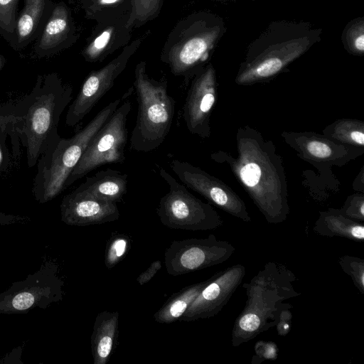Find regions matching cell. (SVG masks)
<instances>
[{"mask_svg":"<svg viewBox=\"0 0 364 364\" xmlns=\"http://www.w3.org/2000/svg\"><path fill=\"white\" fill-rule=\"evenodd\" d=\"M295 281V276L287 267L269 262L245 284L247 301L232 328L234 347L278 323L282 314L292 308L286 301L300 294L294 287Z\"/></svg>","mask_w":364,"mask_h":364,"instance_id":"1","label":"cell"},{"mask_svg":"<svg viewBox=\"0 0 364 364\" xmlns=\"http://www.w3.org/2000/svg\"><path fill=\"white\" fill-rule=\"evenodd\" d=\"M21 0H0V36L14 49L18 7Z\"/></svg>","mask_w":364,"mask_h":364,"instance_id":"24","label":"cell"},{"mask_svg":"<svg viewBox=\"0 0 364 364\" xmlns=\"http://www.w3.org/2000/svg\"><path fill=\"white\" fill-rule=\"evenodd\" d=\"M61 220L69 225L87 226L119 219L117 203L96 198L75 188L63 198Z\"/></svg>","mask_w":364,"mask_h":364,"instance_id":"13","label":"cell"},{"mask_svg":"<svg viewBox=\"0 0 364 364\" xmlns=\"http://www.w3.org/2000/svg\"><path fill=\"white\" fill-rule=\"evenodd\" d=\"M122 99H116L102 109L81 130L70 139L53 140L40 156L32 192L40 203H47L64 190L65 183L90 141L111 117Z\"/></svg>","mask_w":364,"mask_h":364,"instance_id":"4","label":"cell"},{"mask_svg":"<svg viewBox=\"0 0 364 364\" xmlns=\"http://www.w3.org/2000/svg\"><path fill=\"white\" fill-rule=\"evenodd\" d=\"M134 78L138 110L130 146L136 151L146 153L157 149L168 136L176 102L168 92L167 80L150 77L145 61L136 64Z\"/></svg>","mask_w":364,"mask_h":364,"instance_id":"6","label":"cell"},{"mask_svg":"<svg viewBox=\"0 0 364 364\" xmlns=\"http://www.w3.org/2000/svg\"><path fill=\"white\" fill-rule=\"evenodd\" d=\"M55 4L52 0H24L16 26V46L20 50L35 41L50 18Z\"/></svg>","mask_w":364,"mask_h":364,"instance_id":"17","label":"cell"},{"mask_svg":"<svg viewBox=\"0 0 364 364\" xmlns=\"http://www.w3.org/2000/svg\"><path fill=\"white\" fill-rule=\"evenodd\" d=\"M260 176L261 169L255 163L247 164L240 170L241 179L247 186L250 187L257 184Z\"/></svg>","mask_w":364,"mask_h":364,"instance_id":"28","label":"cell"},{"mask_svg":"<svg viewBox=\"0 0 364 364\" xmlns=\"http://www.w3.org/2000/svg\"><path fill=\"white\" fill-rule=\"evenodd\" d=\"M128 16L129 14L110 16L97 21V24L82 51L86 62H102L129 43L132 30L127 25Z\"/></svg>","mask_w":364,"mask_h":364,"instance_id":"14","label":"cell"},{"mask_svg":"<svg viewBox=\"0 0 364 364\" xmlns=\"http://www.w3.org/2000/svg\"><path fill=\"white\" fill-rule=\"evenodd\" d=\"M164 1L165 0H130L127 26L133 30L156 18Z\"/></svg>","mask_w":364,"mask_h":364,"instance_id":"22","label":"cell"},{"mask_svg":"<svg viewBox=\"0 0 364 364\" xmlns=\"http://www.w3.org/2000/svg\"><path fill=\"white\" fill-rule=\"evenodd\" d=\"M161 177L167 183L168 191L161 198L156 209L161 223L171 229L208 230L220 227L223 222L216 213L179 183L164 168Z\"/></svg>","mask_w":364,"mask_h":364,"instance_id":"8","label":"cell"},{"mask_svg":"<svg viewBox=\"0 0 364 364\" xmlns=\"http://www.w3.org/2000/svg\"><path fill=\"white\" fill-rule=\"evenodd\" d=\"M58 265L46 262L33 274L12 284L0 294V314L26 313L35 308L46 309L63 297V281Z\"/></svg>","mask_w":364,"mask_h":364,"instance_id":"9","label":"cell"},{"mask_svg":"<svg viewBox=\"0 0 364 364\" xmlns=\"http://www.w3.org/2000/svg\"><path fill=\"white\" fill-rule=\"evenodd\" d=\"M351 139L355 141L356 143L363 145L364 144V134L363 133L358 132V131H354L350 134Z\"/></svg>","mask_w":364,"mask_h":364,"instance_id":"31","label":"cell"},{"mask_svg":"<svg viewBox=\"0 0 364 364\" xmlns=\"http://www.w3.org/2000/svg\"><path fill=\"white\" fill-rule=\"evenodd\" d=\"M314 232L326 237H341L357 242L364 240V226L341 218L326 217L316 223Z\"/></svg>","mask_w":364,"mask_h":364,"instance_id":"21","label":"cell"},{"mask_svg":"<svg viewBox=\"0 0 364 364\" xmlns=\"http://www.w3.org/2000/svg\"><path fill=\"white\" fill-rule=\"evenodd\" d=\"M161 268V264L159 260L154 262L145 272L138 277L136 281L140 285L146 284Z\"/></svg>","mask_w":364,"mask_h":364,"instance_id":"30","label":"cell"},{"mask_svg":"<svg viewBox=\"0 0 364 364\" xmlns=\"http://www.w3.org/2000/svg\"><path fill=\"white\" fill-rule=\"evenodd\" d=\"M127 185V173L108 168L87 177L77 189L96 198L117 203L126 194Z\"/></svg>","mask_w":364,"mask_h":364,"instance_id":"18","label":"cell"},{"mask_svg":"<svg viewBox=\"0 0 364 364\" xmlns=\"http://www.w3.org/2000/svg\"><path fill=\"white\" fill-rule=\"evenodd\" d=\"M245 275V267L237 264L209 279L206 286L186 310L180 319L192 321L218 314L228 304Z\"/></svg>","mask_w":364,"mask_h":364,"instance_id":"12","label":"cell"},{"mask_svg":"<svg viewBox=\"0 0 364 364\" xmlns=\"http://www.w3.org/2000/svg\"><path fill=\"white\" fill-rule=\"evenodd\" d=\"M4 62H5V59L3 58V56L0 55V68L4 64Z\"/></svg>","mask_w":364,"mask_h":364,"instance_id":"33","label":"cell"},{"mask_svg":"<svg viewBox=\"0 0 364 364\" xmlns=\"http://www.w3.org/2000/svg\"><path fill=\"white\" fill-rule=\"evenodd\" d=\"M148 31L124 46L122 52L105 66L91 72L84 80L66 114L65 124L77 125L106 93L112 88L115 80L124 71L132 55L149 35Z\"/></svg>","mask_w":364,"mask_h":364,"instance_id":"10","label":"cell"},{"mask_svg":"<svg viewBox=\"0 0 364 364\" xmlns=\"http://www.w3.org/2000/svg\"><path fill=\"white\" fill-rule=\"evenodd\" d=\"M341 41L344 48L352 54L364 53V17H357L344 28Z\"/></svg>","mask_w":364,"mask_h":364,"instance_id":"25","label":"cell"},{"mask_svg":"<svg viewBox=\"0 0 364 364\" xmlns=\"http://www.w3.org/2000/svg\"><path fill=\"white\" fill-rule=\"evenodd\" d=\"M95 0H80L82 8L84 9L90 5Z\"/></svg>","mask_w":364,"mask_h":364,"instance_id":"32","label":"cell"},{"mask_svg":"<svg viewBox=\"0 0 364 364\" xmlns=\"http://www.w3.org/2000/svg\"><path fill=\"white\" fill-rule=\"evenodd\" d=\"M131 108L132 103L129 100L117 107L90 141L69 175L65 189L101 166L124 162V151L128 139L126 125Z\"/></svg>","mask_w":364,"mask_h":364,"instance_id":"7","label":"cell"},{"mask_svg":"<svg viewBox=\"0 0 364 364\" xmlns=\"http://www.w3.org/2000/svg\"><path fill=\"white\" fill-rule=\"evenodd\" d=\"M217 1H234V0H217Z\"/></svg>","mask_w":364,"mask_h":364,"instance_id":"34","label":"cell"},{"mask_svg":"<svg viewBox=\"0 0 364 364\" xmlns=\"http://www.w3.org/2000/svg\"><path fill=\"white\" fill-rule=\"evenodd\" d=\"M208 281L209 279L188 286L172 295L155 313V321L160 323L168 324L179 319Z\"/></svg>","mask_w":364,"mask_h":364,"instance_id":"20","label":"cell"},{"mask_svg":"<svg viewBox=\"0 0 364 364\" xmlns=\"http://www.w3.org/2000/svg\"><path fill=\"white\" fill-rule=\"evenodd\" d=\"M235 250L231 243L214 235L174 240L165 251L166 270L170 275L178 276L210 267L227 261Z\"/></svg>","mask_w":364,"mask_h":364,"instance_id":"11","label":"cell"},{"mask_svg":"<svg viewBox=\"0 0 364 364\" xmlns=\"http://www.w3.org/2000/svg\"><path fill=\"white\" fill-rule=\"evenodd\" d=\"M225 31L223 18L215 14L200 11L189 14L169 33L161 60L173 75L188 80L200 72Z\"/></svg>","mask_w":364,"mask_h":364,"instance_id":"3","label":"cell"},{"mask_svg":"<svg viewBox=\"0 0 364 364\" xmlns=\"http://www.w3.org/2000/svg\"><path fill=\"white\" fill-rule=\"evenodd\" d=\"M119 313L105 311L95 318L91 336L94 364H106L112 354L118 333Z\"/></svg>","mask_w":364,"mask_h":364,"instance_id":"19","label":"cell"},{"mask_svg":"<svg viewBox=\"0 0 364 364\" xmlns=\"http://www.w3.org/2000/svg\"><path fill=\"white\" fill-rule=\"evenodd\" d=\"M73 99V88L56 73L39 75L29 95L18 105L17 129L27 141V162L30 168L37 164L47 146L60 136L58 125L60 116Z\"/></svg>","mask_w":364,"mask_h":364,"instance_id":"2","label":"cell"},{"mask_svg":"<svg viewBox=\"0 0 364 364\" xmlns=\"http://www.w3.org/2000/svg\"><path fill=\"white\" fill-rule=\"evenodd\" d=\"M307 149L312 155L318 158H326L331 154L330 147L326 144L318 141H313L309 143Z\"/></svg>","mask_w":364,"mask_h":364,"instance_id":"29","label":"cell"},{"mask_svg":"<svg viewBox=\"0 0 364 364\" xmlns=\"http://www.w3.org/2000/svg\"><path fill=\"white\" fill-rule=\"evenodd\" d=\"M341 269L349 275L358 291L364 294V260L357 257L345 255L338 259Z\"/></svg>","mask_w":364,"mask_h":364,"instance_id":"26","label":"cell"},{"mask_svg":"<svg viewBox=\"0 0 364 364\" xmlns=\"http://www.w3.org/2000/svg\"><path fill=\"white\" fill-rule=\"evenodd\" d=\"M128 247V239L117 236L108 245L105 255V264L108 269L115 266L124 257Z\"/></svg>","mask_w":364,"mask_h":364,"instance_id":"27","label":"cell"},{"mask_svg":"<svg viewBox=\"0 0 364 364\" xmlns=\"http://www.w3.org/2000/svg\"><path fill=\"white\" fill-rule=\"evenodd\" d=\"M213 82V69L210 65L196 75L187 93L183 117L187 129L193 134H203L206 114L215 102Z\"/></svg>","mask_w":364,"mask_h":364,"instance_id":"16","label":"cell"},{"mask_svg":"<svg viewBox=\"0 0 364 364\" xmlns=\"http://www.w3.org/2000/svg\"><path fill=\"white\" fill-rule=\"evenodd\" d=\"M77 38L71 10L60 1L55 4L50 18L35 41L33 52L40 58L50 57L71 46Z\"/></svg>","mask_w":364,"mask_h":364,"instance_id":"15","label":"cell"},{"mask_svg":"<svg viewBox=\"0 0 364 364\" xmlns=\"http://www.w3.org/2000/svg\"><path fill=\"white\" fill-rule=\"evenodd\" d=\"M1 151H0V159H1Z\"/></svg>","mask_w":364,"mask_h":364,"instance_id":"35","label":"cell"},{"mask_svg":"<svg viewBox=\"0 0 364 364\" xmlns=\"http://www.w3.org/2000/svg\"><path fill=\"white\" fill-rule=\"evenodd\" d=\"M130 0H95L84 9L86 18L101 21L108 16L129 14Z\"/></svg>","mask_w":364,"mask_h":364,"instance_id":"23","label":"cell"},{"mask_svg":"<svg viewBox=\"0 0 364 364\" xmlns=\"http://www.w3.org/2000/svg\"><path fill=\"white\" fill-rule=\"evenodd\" d=\"M321 33L322 28L309 22L279 20L270 23L247 47V72L261 77L277 73L318 43Z\"/></svg>","mask_w":364,"mask_h":364,"instance_id":"5","label":"cell"}]
</instances>
